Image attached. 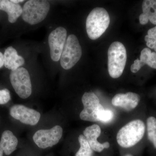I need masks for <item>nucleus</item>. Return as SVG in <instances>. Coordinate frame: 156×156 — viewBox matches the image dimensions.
Here are the masks:
<instances>
[{
  "label": "nucleus",
  "mask_w": 156,
  "mask_h": 156,
  "mask_svg": "<svg viewBox=\"0 0 156 156\" xmlns=\"http://www.w3.org/2000/svg\"><path fill=\"white\" fill-rule=\"evenodd\" d=\"M80 148L75 156H92L93 150L90 147L83 134H80L78 137Z\"/></svg>",
  "instance_id": "a211bd4d"
},
{
  "label": "nucleus",
  "mask_w": 156,
  "mask_h": 156,
  "mask_svg": "<svg viewBox=\"0 0 156 156\" xmlns=\"http://www.w3.org/2000/svg\"><path fill=\"white\" fill-rule=\"evenodd\" d=\"M4 65V54L0 52V68Z\"/></svg>",
  "instance_id": "393cba45"
},
{
  "label": "nucleus",
  "mask_w": 156,
  "mask_h": 156,
  "mask_svg": "<svg viewBox=\"0 0 156 156\" xmlns=\"http://www.w3.org/2000/svg\"><path fill=\"white\" fill-rule=\"evenodd\" d=\"M140 100V96L138 94L128 92L115 95L112 99V103L115 107L122 108L126 111H130L136 108Z\"/></svg>",
  "instance_id": "9b49d317"
},
{
  "label": "nucleus",
  "mask_w": 156,
  "mask_h": 156,
  "mask_svg": "<svg viewBox=\"0 0 156 156\" xmlns=\"http://www.w3.org/2000/svg\"><path fill=\"white\" fill-rule=\"evenodd\" d=\"M114 116V113L109 109H104L99 112L98 115V121L102 122H108L111 121Z\"/></svg>",
  "instance_id": "6ab92c4d"
},
{
  "label": "nucleus",
  "mask_w": 156,
  "mask_h": 156,
  "mask_svg": "<svg viewBox=\"0 0 156 156\" xmlns=\"http://www.w3.org/2000/svg\"><path fill=\"white\" fill-rule=\"evenodd\" d=\"M61 126H56L48 130H39L34 134L33 140L39 147L42 149L52 147L57 144L62 136Z\"/></svg>",
  "instance_id": "6e6552de"
},
{
  "label": "nucleus",
  "mask_w": 156,
  "mask_h": 156,
  "mask_svg": "<svg viewBox=\"0 0 156 156\" xmlns=\"http://www.w3.org/2000/svg\"><path fill=\"white\" fill-rule=\"evenodd\" d=\"M143 13L139 16L140 24L145 25L149 20L156 25V0H144L142 5Z\"/></svg>",
  "instance_id": "4468645a"
},
{
  "label": "nucleus",
  "mask_w": 156,
  "mask_h": 156,
  "mask_svg": "<svg viewBox=\"0 0 156 156\" xmlns=\"http://www.w3.org/2000/svg\"><path fill=\"white\" fill-rule=\"evenodd\" d=\"M108 71L111 77L117 79L122 74L127 61V52L125 46L121 42L112 43L108 48Z\"/></svg>",
  "instance_id": "7ed1b4c3"
},
{
  "label": "nucleus",
  "mask_w": 156,
  "mask_h": 156,
  "mask_svg": "<svg viewBox=\"0 0 156 156\" xmlns=\"http://www.w3.org/2000/svg\"><path fill=\"white\" fill-rule=\"evenodd\" d=\"M67 31L62 27H58L53 30L48 37L50 56L53 61L60 60L62 53L66 41Z\"/></svg>",
  "instance_id": "1a4fd4ad"
},
{
  "label": "nucleus",
  "mask_w": 156,
  "mask_h": 156,
  "mask_svg": "<svg viewBox=\"0 0 156 156\" xmlns=\"http://www.w3.org/2000/svg\"><path fill=\"white\" fill-rule=\"evenodd\" d=\"M147 35L150 37L156 40V26L148 30Z\"/></svg>",
  "instance_id": "b1692460"
},
{
  "label": "nucleus",
  "mask_w": 156,
  "mask_h": 156,
  "mask_svg": "<svg viewBox=\"0 0 156 156\" xmlns=\"http://www.w3.org/2000/svg\"><path fill=\"white\" fill-rule=\"evenodd\" d=\"M102 144H103V147L104 148V149L108 148L110 147V146L109 143L108 142V141L103 143H102Z\"/></svg>",
  "instance_id": "a878e982"
},
{
  "label": "nucleus",
  "mask_w": 156,
  "mask_h": 156,
  "mask_svg": "<svg viewBox=\"0 0 156 156\" xmlns=\"http://www.w3.org/2000/svg\"><path fill=\"white\" fill-rule=\"evenodd\" d=\"M151 53V51L148 48H144L141 51L140 59H138V62L140 67L142 68L145 65L148 64Z\"/></svg>",
  "instance_id": "aec40b11"
},
{
  "label": "nucleus",
  "mask_w": 156,
  "mask_h": 156,
  "mask_svg": "<svg viewBox=\"0 0 156 156\" xmlns=\"http://www.w3.org/2000/svg\"><path fill=\"white\" fill-rule=\"evenodd\" d=\"M10 80L12 87L17 95L23 99L29 97L32 93V85L28 71L23 67H20L11 71Z\"/></svg>",
  "instance_id": "423d86ee"
},
{
  "label": "nucleus",
  "mask_w": 156,
  "mask_h": 156,
  "mask_svg": "<svg viewBox=\"0 0 156 156\" xmlns=\"http://www.w3.org/2000/svg\"><path fill=\"white\" fill-rule=\"evenodd\" d=\"M110 22L108 12L102 8H96L89 13L86 21V29L88 37L92 40L100 37Z\"/></svg>",
  "instance_id": "f03ea898"
},
{
  "label": "nucleus",
  "mask_w": 156,
  "mask_h": 156,
  "mask_svg": "<svg viewBox=\"0 0 156 156\" xmlns=\"http://www.w3.org/2000/svg\"><path fill=\"white\" fill-rule=\"evenodd\" d=\"M145 41L146 42L147 46L149 48L154 49L156 52V40L150 37L147 35L145 37Z\"/></svg>",
  "instance_id": "4be33fe9"
},
{
  "label": "nucleus",
  "mask_w": 156,
  "mask_h": 156,
  "mask_svg": "<svg viewBox=\"0 0 156 156\" xmlns=\"http://www.w3.org/2000/svg\"><path fill=\"white\" fill-rule=\"evenodd\" d=\"M82 55V48L77 37L75 35H70L66 39L60 57L62 67L65 69H70L77 63Z\"/></svg>",
  "instance_id": "39448f33"
},
{
  "label": "nucleus",
  "mask_w": 156,
  "mask_h": 156,
  "mask_svg": "<svg viewBox=\"0 0 156 156\" xmlns=\"http://www.w3.org/2000/svg\"><path fill=\"white\" fill-rule=\"evenodd\" d=\"M4 65L11 71L16 70L24 64L23 57L19 56L17 50L12 47H9L5 50L4 54Z\"/></svg>",
  "instance_id": "ddd939ff"
},
{
  "label": "nucleus",
  "mask_w": 156,
  "mask_h": 156,
  "mask_svg": "<svg viewBox=\"0 0 156 156\" xmlns=\"http://www.w3.org/2000/svg\"><path fill=\"white\" fill-rule=\"evenodd\" d=\"M50 10V3L45 0H30L25 3L21 16L25 22L35 25L43 21Z\"/></svg>",
  "instance_id": "20e7f679"
},
{
  "label": "nucleus",
  "mask_w": 156,
  "mask_h": 156,
  "mask_svg": "<svg viewBox=\"0 0 156 156\" xmlns=\"http://www.w3.org/2000/svg\"><path fill=\"white\" fill-rule=\"evenodd\" d=\"M125 156H133V155H132L131 154H127Z\"/></svg>",
  "instance_id": "cd10ccee"
},
{
  "label": "nucleus",
  "mask_w": 156,
  "mask_h": 156,
  "mask_svg": "<svg viewBox=\"0 0 156 156\" xmlns=\"http://www.w3.org/2000/svg\"><path fill=\"white\" fill-rule=\"evenodd\" d=\"M11 99V95L9 89H5L0 90V105L8 103Z\"/></svg>",
  "instance_id": "412c9836"
},
{
  "label": "nucleus",
  "mask_w": 156,
  "mask_h": 156,
  "mask_svg": "<svg viewBox=\"0 0 156 156\" xmlns=\"http://www.w3.org/2000/svg\"><path fill=\"white\" fill-rule=\"evenodd\" d=\"M101 134V129L97 124H94L85 128L83 135L92 150L101 152L104 149L102 143L98 142V138Z\"/></svg>",
  "instance_id": "f8f14e48"
},
{
  "label": "nucleus",
  "mask_w": 156,
  "mask_h": 156,
  "mask_svg": "<svg viewBox=\"0 0 156 156\" xmlns=\"http://www.w3.org/2000/svg\"><path fill=\"white\" fill-rule=\"evenodd\" d=\"M146 126L140 119L131 121L123 126L118 131L117 143L121 147H132L139 143L144 136Z\"/></svg>",
  "instance_id": "f257e3e1"
},
{
  "label": "nucleus",
  "mask_w": 156,
  "mask_h": 156,
  "mask_svg": "<svg viewBox=\"0 0 156 156\" xmlns=\"http://www.w3.org/2000/svg\"><path fill=\"white\" fill-rule=\"evenodd\" d=\"M147 131L148 139L156 149V119L150 116L147 120Z\"/></svg>",
  "instance_id": "f3484780"
},
{
  "label": "nucleus",
  "mask_w": 156,
  "mask_h": 156,
  "mask_svg": "<svg viewBox=\"0 0 156 156\" xmlns=\"http://www.w3.org/2000/svg\"><path fill=\"white\" fill-rule=\"evenodd\" d=\"M82 101L83 109L80 115L81 119L90 122H98L99 112L104 109L98 97L93 92H86L83 95Z\"/></svg>",
  "instance_id": "0eeeda50"
},
{
  "label": "nucleus",
  "mask_w": 156,
  "mask_h": 156,
  "mask_svg": "<svg viewBox=\"0 0 156 156\" xmlns=\"http://www.w3.org/2000/svg\"><path fill=\"white\" fill-rule=\"evenodd\" d=\"M0 10L5 11L8 15L9 22L14 23L22 13L23 8L19 4L9 0H0Z\"/></svg>",
  "instance_id": "dca6fc26"
},
{
  "label": "nucleus",
  "mask_w": 156,
  "mask_h": 156,
  "mask_svg": "<svg viewBox=\"0 0 156 156\" xmlns=\"http://www.w3.org/2000/svg\"><path fill=\"white\" fill-rule=\"evenodd\" d=\"M10 114L21 123L33 126L36 125L41 118L39 112L22 105H15L12 106Z\"/></svg>",
  "instance_id": "9d476101"
},
{
  "label": "nucleus",
  "mask_w": 156,
  "mask_h": 156,
  "mask_svg": "<svg viewBox=\"0 0 156 156\" xmlns=\"http://www.w3.org/2000/svg\"><path fill=\"white\" fill-rule=\"evenodd\" d=\"M147 65L152 68L156 69V53L155 52H152L151 53Z\"/></svg>",
  "instance_id": "5701e85b"
},
{
  "label": "nucleus",
  "mask_w": 156,
  "mask_h": 156,
  "mask_svg": "<svg viewBox=\"0 0 156 156\" xmlns=\"http://www.w3.org/2000/svg\"><path fill=\"white\" fill-rule=\"evenodd\" d=\"M11 2L15 3V4H18L19 3L23 2H24V1L23 0H12Z\"/></svg>",
  "instance_id": "bb28decb"
},
{
  "label": "nucleus",
  "mask_w": 156,
  "mask_h": 156,
  "mask_svg": "<svg viewBox=\"0 0 156 156\" xmlns=\"http://www.w3.org/2000/svg\"><path fill=\"white\" fill-rule=\"evenodd\" d=\"M17 144V138L11 131H4L0 141V156H3L4 152L7 155L11 154L16 150Z\"/></svg>",
  "instance_id": "2eb2a0df"
}]
</instances>
